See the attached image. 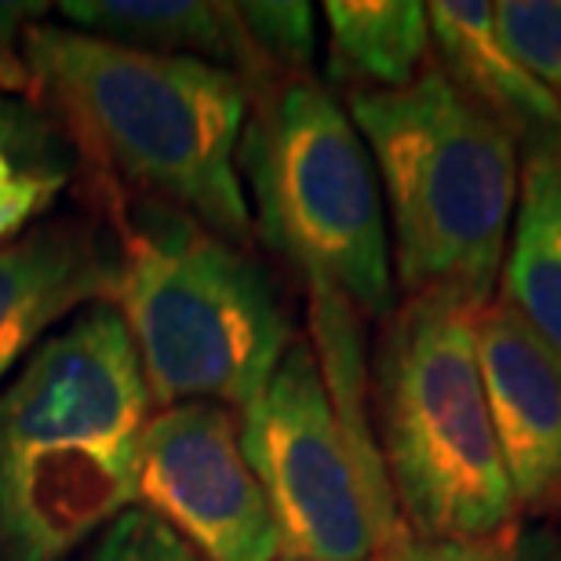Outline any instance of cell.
I'll return each instance as SVG.
<instances>
[{"mask_svg": "<svg viewBox=\"0 0 561 561\" xmlns=\"http://www.w3.org/2000/svg\"><path fill=\"white\" fill-rule=\"evenodd\" d=\"M241 26L252 48L271 66L274 77H307L313 51H318V26L313 8L302 0H260L238 4Z\"/></svg>", "mask_w": 561, "mask_h": 561, "instance_id": "e0dca14e", "label": "cell"}, {"mask_svg": "<svg viewBox=\"0 0 561 561\" xmlns=\"http://www.w3.org/2000/svg\"><path fill=\"white\" fill-rule=\"evenodd\" d=\"M434 62L514 142L522 161H561V106L503 48L485 0L426 4Z\"/></svg>", "mask_w": 561, "mask_h": 561, "instance_id": "8fae6325", "label": "cell"}, {"mask_svg": "<svg viewBox=\"0 0 561 561\" xmlns=\"http://www.w3.org/2000/svg\"><path fill=\"white\" fill-rule=\"evenodd\" d=\"M22 55L30 81L99 161L157 205L249 249L255 227L238 146L252 92L238 73L59 22H33Z\"/></svg>", "mask_w": 561, "mask_h": 561, "instance_id": "6da1fadb", "label": "cell"}, {"mask_svg": "<svg viewBox=\"0 0 561 561\" xmlns=\"http://www.w3.org/2000/svg\"><path fill=\"white\" fill-rule=\"evenodd\" d=\"M500 299L561 357V161H525Z\"/></svg>", "mask_w": 561, "mask_h": 561, "instance_id": "9a60e30c", "label": "cell"}, {"mask_svg": "<svg viewBox=\"0 0 561 561\" xmlns=\"http://www.w3.org/2000/svg\"><path fill=\"white\" fill-rule=\"evenodd\" d=\"M478 310L445 288L409 296L383 321L368 365L379 459L416 540H496L518 514L481 383Z\"/></svg>", "mask_w": 561, "mask_h": 561, "instance_id": "3957f363", "label": "cell"}, {"mask_svg": "<svg viewBox=\"0 0 561 561\" xmlns=\"http://www.w3.org/2000/svg\"><path fill=\"white\" fill-rule=\"evenodd\" d=\"M503 48L561 106V0H500L492 4Z\"/></svg>", "mask_w": 561, "mask_h": 561, "instance_id": "2e32d148", "label": "cell"}, {"mask_svg": "<svg viewBox=\"0 0 561 561\" xmlns=\"http://www.w3.org/2000/svg\"><path fill=\"white\" fill-rule=\"evenodd\" d=\"M420 561H514V551H511L507 536L481 540V543H431V540H423Z\"/></svg>", "mask_w": 561, "mask_h": 561, "instance_id": "44dd1931", "label": "cell"}, {"mask_svg": "<svg viewBox=\"0 0 561 561\" xmlns=\"http://www.w3.org/2000/svg\"><path fill=\"white\" fill-rule=\"evenodd\" d=\"M70 172H44V168H0V244L15 241L33 219L51 208Z\"/></svg>", "mask_w": 561, "mask_h": 561, "instance_id": "ffe728a7", "label": "cell"}, {"mask_svg": "<svg viewBox=\"0 0 561 561\" xmlns=\"http://www.w3.org/2000/svg\"><path fill=\"white\" fill-rule=\"evenodd\" d=\"M139 445L0 448V561H70L131 507Z\"/></svg>", "mask_w": 561, "mask_h": 561, "instance_id": "9c48e42d", "label": "cell"}, {"mask_svg": "<svg viewBox=\"0 0 561 561\" xmlns=\"http://www.w3.org/2000/svg\"><path fill=\"white\" fill-rule=\"evenodd\" d=\"M81 561H205V558L190 543L179 540L164 522H157L153 514L128 507L88 543Z\"/></svg>", "mask_w": 561, "mask_h": 561, "instance_id": "ac0fdd59", "label": "cell"}, {"mask_svg": "<svg viewBox=\"0 0 561 561\" xmlns=\"http://www.w3.org/2000/svg\"><path fill=\"white\" fill-rule=\"evenodd\" d=\"M110 302L161 409H244L296 343L277 288L249 249L157 201H146L125 233Z\"/></svg>", "mask_w": 561, "mask_h": 561, "instance_id": "5b68a950", "label": "cell"}, {"mask_svg": "<svg viewBox=\"0 0 561 561\" xmlns=\"http://www.w3.org/2000/svg\"><path fill=\"white\" fill-rule=\"evenodd\" d=\"M383 190L394 288L496 299L518 208V150L434 59L398 92H346Z\"/></svg>", "mask_w": 561, "mask_h": 561, "instance_id": "277c9868", "label": "cell"}, {"mask_svg": "<svg viewBox=\"0 0 561 561\" xmlns=\"http://www.w3.org/2000/svg\"><path fill=\"white\" fill-rule=\"evenodd\" d=\"M150 409L125 318L114 302H92L0 390V448L139 445Z\"/></svg>", "mask_w": 561, "mask_h": 561, "instance_id": "ba28073f", "label": "cell"}, {"mask_svg": "<svg viewBox=\"0 0 561 561\" xmlns=\"http://www.w3.org/2000/svg\"><path fill=\"white\" fill-rule=\"evenodd\" d=\"M241 448L280 533V561H368L412 536L365 474L310 343L296 340L241 409Z\"/></svg>", "mask_w": 561, "mask_h": 561, "instance_id": "8992f818", "label": "cell"}, {"mask_svg": "<svg viewBox=\"0 0 561 561\" xmlns=\"http://www.w3.org/2000/svg\"><path fill=\"white\" fill-rule=\"evenodd\" d=\"M0 168H44V172H70L62 139L41 110L22 99L0 92Z\"/></svg>", "mask_w": 561, "mask_h": 561, "instance_id": "d6986e66", "label": "cell"}, {"mask_svg": "<svg viewBox=\"0 0 561 561\" xmlns=\"http://www.w3.org/2000/svg\"><path fill=\"white\" fill-rule=\"evenodd\" d=\"M117 255L84 222H48L0 249V379L84 302H110Z\"/></svg>", "mask_w": 561, "mask_h": 561, "instance_id": "7c38bea8", "label": "cell"}, {"mask_svg": "<svg viewBox=\"0 0 561 561\" xmlns=\"http://www.w3.org/2000/svg\"><path fill=\"white\" fill-rule=\"evenodd\" d=\"M474 335L514 503L525 514H561V357L503 299L478 310Z\"/></svg>", "mask_w": 561, "mask_h": 561, "instance_id": "30bf717a", "label": "cell"}, {"mask_svg": "<svg viewBox=\"0 0 561 561\" xmlns=\"http://www.w3.org/2000/svg\"><path fill=\"white\" fill-rule=\"evenodd\" d=\"M252 227L307 288L313 340L362 335L394 313V263L379 175L351 114L313 77L252 95L238 146Z\"/></svg>", "mask_w": 561, "mask_h": 561, "instance_id": "7a4b0ae2", "label": "cell"}, {"mask_svg": "<svg viewBox=\"0 0 561 561\" xmlns=\"http://www.w3.org/2000/svg\"><path fill=\"white\" fill-rule=\"evenodd\" d=\"M131 507L205 561H280V533L244 459L238 416L211 401L161 409L142 426Z\"/></svg>", "mask_w": 561, "mask_h": 561, "instance_id": "52a82bcc", "label": "cell"}, {"mask_svg": "<svg viewBox=\"0 0 561 561\" xmlns=\"http://www.w3.org/2000/svg\"><path fill=\"white\" fill-rule=\"evenodd\" d=\"M329 70L351 92H398L434 59L420 0H329Z\"/></svg>", "mask_w": 561, "mask_h": 561, "instance_id": "5bb4252c", "label": "cell"}, {"mask_svg": "<svg viewBox=\"0 0 561 561\" xmlns=\"http://www.w3.org/2000/svg\"><path fill=\"white\" fill-rule=\"evenodd\" d=\"M62 19L92 37L128 44L139 51L186 55L238 73L249 92L277 81L252 48L238 4L211 0H62Z\"/></svg>", "mask_w": 561, "mask_h": 561, "instance_id": "4fadbf2b", "label": "cell"}, {"mask_svg": "<svg viewBox=\"0 0 561 561\" xmlns=\"http://www.w3.org/2000/svg\"><path fill=\"white\" fill-rule=\"evenodd\" d=\"M420 551H423V540H416V536H405L401 543L387 547V551L373 554L368 561H420Z\"/></svg>", "mask_w": 561, "mask_h": 561, "instance_id": "7402d4cb", "label": "cell"}]
</instances>
